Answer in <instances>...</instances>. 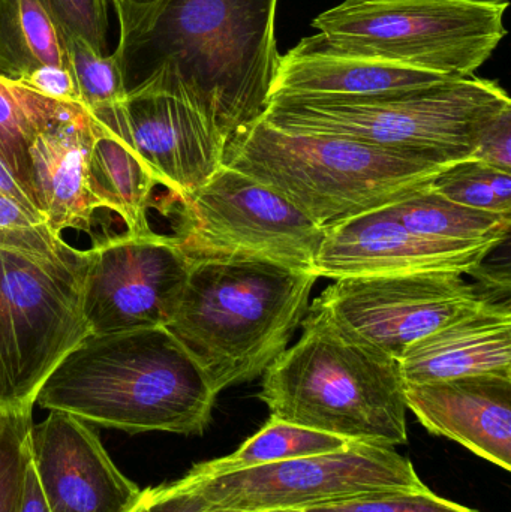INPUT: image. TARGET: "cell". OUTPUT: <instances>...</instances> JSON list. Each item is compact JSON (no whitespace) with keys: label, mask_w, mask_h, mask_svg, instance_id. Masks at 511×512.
Here are the masks:
<instances>
[{"label":"cell","mask_w":511,"mask_h":512,"mask_svg":"<svg viewBox=\"0 0 511 512\" xmlns=\"http://www.w3.org/2000/svg\"><path fill=\"white\" fill-rule=\"evenodd\" d=\"M29 453L51 512H128L140 498L92 426L65 412L33 423Z\"/></svg>","instance_id":"cell-15"},{"label":"cell","mask_w":511,"mask_h":512,"mask_svg":"<svg viewBox=\"0 0 511 512\" xmlns=\"http://www.w3.org/2000/svg\"><path fill=\"white\" fill-rule=\"evenodd\" d=\"M471 158L511 174V107L485 126Z\"/></svg>","instance_id":"cell-32"},{"label":"cell","mask_w":511,"mask_h":512,"mask_svg":"<svg viewBox=\"0 0 511 512\" xmlns=\"http://www.w3.org/2000/svg\"><path fill=\"white\" fill-rule=\"evenodd\" d=\"M182 480L216 507L240 512L305 510L426 487L413 462L395 448L351 441L333 453L216 477L188 472Z\"/></svg>","instance_id":"cell-10"},{"label":"cell","mask_w":511,"mask_h":512,"mask_svg":"<svg viewBox=\"0 0 511 512\" xmlns=\"http://www.w3.org/2000/svg\"><path fill=\"white\" fill-rule=\"evenodd\" d=\"M318 279L263 259H197L167 328L219 394L254 381L288 348Z\"/></svg>","instance_id":"cell-4"},{"label":"cell","mask_w":511,"mask_h":512,"mask_svg":"<svg viewBox=\"0 0 511 512\" xmlns=\"http://www.w3.org/2000/svg\"><path fill=\"white\" fill-rule=\"evenodd\" d=\"M174 213L173 239L191 261L248 258L314 271L324 230L287 198L222 167Z\"/></svg>","instance_id":"cell-9"},{"label":"cell","mask_w":511,"mask_h":512,"mask_svg":"<svg viewBox=\"0 0 511 512\" xmlns=\"http://www.w3.org/2000/svg\"><path fill=\"white\" fill-rule=\"evenodd\" d=\"M509 107L497 81L470 77L372 98L275 96L261 120L290 134L333 135L455 164L473 156L485 126Z\"/></svg>","instance_id":"cell-6"},{"label":"cell","mask_w":511,"mask_h":512,"mask_svg":"<svg viewBox=\"0 0 511 512\" xmlns=\"http://www.w3.org/2000/svg\"><path fill=\"white\" fill-rule=\"evenodd\" d=\"M62 237H54L44 219L32 215L17 201L0 194V246L32 252L38 255H56L62 249Z\"/></svg>","instance_id":"cell-29"},{"label":"cell","mask_w":511,"mask_h":512,"mask_svg":"<svg viewBox=\"0 0 511 512\" xmlns=\"http://www.w3.org/2000/svg\"><path fill=\"white\" fill-rule=\"evenodd\" d=\"M20 86L63 104H80V93L71 68L44 66L21 81Z\"/></svg>","instance_id":"cell-33"},{"label":"cell","mask_w":511,"mask_h":512,"mask_svg":"<svg viewBox=\"0 0 511 512\" xmlns=\"http://www.w3.org/2000/svg\"><path fill=\"white\" fill-rule=\"evenodd\" d=\"M494 249L420 236L387 206L324 230L314 273L333 280L420 271L473 274Z\"/></svg>","instance_id":"cell-14"},{"label":"cell","mask_w":511,"mask_h":512,"mask_svg":"<svg viewBox=\"0 0 511 512\" xmlns=\"http://www.w3.org/2000/svg\"><path fill=\"white\" fill-rule=\"evenodd\" d=\"M449 81L455 80L423 69L345 53L317 33L279 57L270 98H372L428 89Z\"/></svg>","instance_id":"cell-18"},{"label":"cell","mask_w":511,"mask_h":512,"mask_svg":"<svg viewBox=\"0 0 511 512\" xmlns=\"http://www.w3.org/2000/svg\"><path fill=\"white\" fill-rule=\"evenodd\" d=\"M83 251L56 255L0 246V412H33L60 361L90 334Z\"/></svg>","instance_id":"cell-8"},{"label":"cell","mask_w":511,"mask_h":512,"mask_svg":"<svg viewBox=\"0 0 511 512\" xmlns=\"http://www.w3.org/2000/svg\"><path fill=\"white\" fill-rule=\"evenodd\" d=\"M60 29L107 54L110 0H41Z\"/></svg>","instance_id":"cell-30"},{"label":"cell","mask_w":511,"mask_h":512,"mask_svg":"<svg viewBox=\"0 0 511 512\" xmlns=\"http://www.w3.org/2000/svg\"><path fill=\"white\" fill-rule=\"evenodd\" d=\"M405 385L429 384L462 376L500 373L511 376V310L486 295L399 358Z\"/></svg>","instance_id":"cell-19"},{"label":"cell","mask_w":511,"mask_h":512,"mask_svg":"<svg viewBox=\"0 0 511 512\" xmlns=\"http://www.w3.org/2000/svg\"><path fill=\"white\" fill-rule=\"evenodd\" d=\"M83 313L90 334L168 327L191 259L171 236L117 234L83 251Z\"/></svg>","instance_id":"cell-12"},{"label":"cell","mask_w":511,"mask_h":512,"mask_svg":"<svg viewBox=\"0 0 511 512\" xmlns=\"http://www.w3.org/2000/svg\"><path fill=\"white\" fill-rule=\"evenodd\" d=\"M299 342L263 373L258 399L270 417L345 441L407 444V399L396 358L351 333L320 298Z\"/></svg>","instance_id":"cell-3"},{"label":"cell","mask_w":511,"mask_h":512,"mask_svg":"<svg viewBox=\"0 0 511 512\" xmlns=\"http://www.w3.org/2000/svg\"><path fill=\"white\" fill-rule=\"evenodd\" d=\"M128 512H240L225 510L206 501L197 490L192 489L182 478L171 483L159 484L141 490Z\"/></svg>","instance_id":"cell-31"},{"label":"cell","mask_w":511,"mask_h":512,"mask_svg":"<svg viewBox=\"0 0 511 512\" xmlns=\"http://www.w3.org/2000/svg\"><path fill=\"white\" fill-rule=\"evenodd\" d=\"M18 512H51L30 459L26 469V478H24L23 493H21Z\"/></svg>","instance_id":"cell-35"},{"label":"cell","mask_w":511,"mask_h":512,"mask_svg":"<svg viewBox=\"0 0 511 512\" xmlns=\"http://www.w3.org/2000/svg\"><path fill=\"white\" fill-rule=\"evenodd\" d=\"M89 114L140 158L170 203L194 194L224 164L227 135L168 69H155L119 104Z\"/></svg>","instance_id":"cell-11"},{"label":"cell","mask_w":511,"mask_h":512,"mask_svg":"<svg viewBox=\"0 0 511 512\" xmlns=\"http://www.w3.org/2000/svg\"><path fill=\"white\" fill-rule=\"evenodd\" d=\"M389 207L408 230L431 239L495 248L509 239L511 215L453 203L429 186Z\"/></svg>","instance_id":"cell-22"},{"label":"cell","mask_w":511,"mask_h":512,"mask_svg":"<svg viewBox=\"0 0 511 512\" xmlns=\"http://www.w3.org/2000/svg\"><path fill=\"white\" fill-rule=\"evenodd\" d=\"M92 141V119L83 105L33 95V198L54 237H62L66 230L92 234L93 216L99 210L89 189Z\"/></svg>","instance_id":"cell-16"},{"label":"cell","mask_w":511,"mask_h":512,"mask_svg":"<svg viewBox=\"0 0 511 512\" xmlns=\"http://www.w3.org/2000/svg\"><path fill=\"white\" fill-rule=\"evenodd\" d=\"M405 399L429 433L510 471L511 376L482 373L405 385Z\"/></svg>","instance_id":"cell-17"},{"label":"cell","mask_w":511,"mask_h":512,"mask_svg":"<svg viewBox=\"0 0 511 512\" xmlns=\"http://www.w3.org/2000/svg\"><path fill=\"white\" fill-rule=\"evenodd\" d=\"M224 165L327 230L411 197L452 164L333 135L290 134L260 119L228 140Z\"/></svg>","instance_id":"cell-5"},{"label":"cell","mask_w":511,"mask_h":512,"mask_svg":"<svg viewBox=\"0 0 511 512\" xmlns=\"http://www.w3.org/2000/svg\"><path fill=\"white\" fill-rule=\"evenodd\" d=\"M429 189L471 209L511 215V174L473 158L449 165Z\"/></svg>","instance_id":"cell-24"},{"label":"cell","mask_w":511,"mask_h":512,"mask_svg":"<svg viewBox=\"0 0 511 512\" xmlns=\"http://www.w3.org/2000/svg\"><path fill=\"white\" fill-rule=\"evenodd\" d=\"M278 0H165L114 56L131 90L155 69L173 72L228 140L269 107L278 69Z\"/></svg>","instance_id":"cell-1"},{"label":"cell","mask_w":511,"mask_h":512,"mask_svg":"<svg viewBox=\"0 0 511 512\" xmlns=\"http://www.w3.org/2000/svg\"><path fill=\"white\" fill-rule=\"evenodd\" d=\"M297 512H479L440 498L428 489L375 493L338 504L305 508Z\"/></svg>","instance_id":"cell-28"},{"label":"cell","mask_w":511,"mask_h":512,"mask_svg":"<svg viewBox=\"0 0 511 512\" xmlns=\"http://www.w3.org/2000/svg\"><path fill=\"white\" fill-rule=\"evenodd\" d=\"M269 512H297V511H269Z\"/></svg>","instance_id":"cell-36"},{"label":"cell","mask_w":511,"mask_h":512,"mask_svg":"<svg viewBox=\"0 0 511 512\" xmlns=\"http://www.w3.org/2000/svg\"><path fill=\"white\" fill-rule=\"evenodd\" d=\"M507 0H344L312 27L345 53L474 77L507 35Z\"/></svg>","instance_id":"cell-7"},{"label":"cell","mask_w":511,"mask_h":512,"mask_svg":"<svg viewBox=\"0 0 511 512\" xmlns=\"http://www.w3.org/2000/svg\"><path fill=\"white\" fill-rule=\"evenodd\" d=\"M119 23V42L131 38L164 5L165 0H110Z\"/></svg>","instance_id":"cell-34"},{"label":"cell","mask_w":511,"mask_h":512,"mask_svg":"<svg viewBox=\"0 0 511 512\" xmlns=\"http://www.w3.org/2000/svg\"><path fill=\"white\" fill-rule=\"evenodd\" d=\"M63 38L81 105L92 111L123 101L128 89L114 53H99L83 39L66 32H63Z\"/></svg>","instance_id":"cell-26"},{"label":"cell","mask_w":511,"mask_h":512,"mask_svg":"<svg viewBox=\"0 0 511 512\" xmlns=\"http://www.w3.org/2000/svg\"><path fill=\"white\" fill-rule=\"evenodd\" d=\"M350 441L270 417L269 421L243 442L239 450L219 459L197 463L191 474L216 477L243 469L342 450Z\"/></svg>","instance_id":"cell-23"},{"label":"cell","mask_w":511,"mask_h":512,"mask_svg":"<svg viewBox=\"0 0 511 512\" xmlns=\"http://www.w3.org/2000/svg\"><path fill=\"white\" fill-rule=\"evenodd\" d=\"M44 66L71 68L59 24L41 0H0V77L20 84Z\"/></svg>","instance_id":"cell-21"},{"label":"cell","mask_w":511,"mask_h":512,"mask_svg":"<svg viewBox=\"0 0 511 512\" xmlns=\"http://www.w3.org/2000/svg\"><path fill=\"white\" fill-rule=\"evenodd\" d=\"M486 295L464 274L420 271L341 277L318 298L351 333L399 361L413 343L479 306Z\"/></svg>","instance_id":"cell-13"},{"label":"cell","mask_w":511,"mask_h":512,"mask_svg":"<svg viewBox=\"0 0 511 512\" xmlns=\"http://www.w3.org/2000/svg\"><path fill=\"white\" fill-rule=\"evenodd\" d=\"M32 426V412H0V512L20 508Z\"/></svg>","instance_id":"cell-27"},{"label":"cell","mask_w":511,"mask_h":512,"mask_svg":"<svg viewBox=\"0 0 511 512\" xmlns=\"http://www.w3.org/2000/svg\"><path fill=\"white\" fill-rule=\"evenodd\" d=\"M92 129L89 189L93 200L99 209L116 213L126 233H150L149 210L158 182L126 144L93 119Z\"/></svg>","instance_id":"cell-20"},{"label":"cell","mask_w":511,"mask_h":512,"mask_svg":"<svg viewBox=\"0 0 511 512\" xmlns=\"http://www.w3.org/2000/svg\"><path fill=\"white\" fill-rule=\"evenodd\" d=\"M218 394L167 327L89 334L42 385L36 405L128 435H203Z\"/></svg>","instance_id":"cell-2"},{"label":"cell","mask_w":511,"mask_h":512,"mask_svg":"<svg viewBox=\"0 0 511 512\" xmlns=\"http://www.w3.org/2000/svg\"><path fill=\"white\" fill-rule=\"evenodd\" d=\"M33 95L32 90L0 77V162L36 207L29 158Z\"/></svg>","instance_id":"cell-25"}]
</instances>
